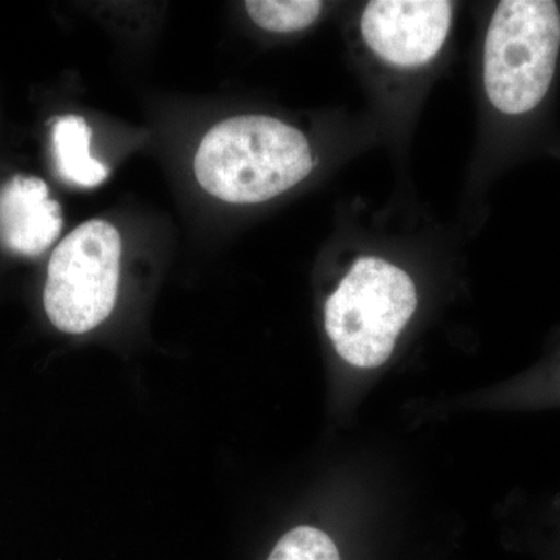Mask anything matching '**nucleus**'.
I'll use <instances>...</instances> for the list:
<instances>
[{"mask_svg": "<svg viewBox=\"0 0 560 560\" xmlns=\"http://www.w3.org/2000/svg\"><path fill=\"white\" fill-rule=\"evenodd\" d=\"M311 143L298 128L267 116L220 121L202 138L195 175L202 189L232 205H256L311 175Z\"/></svg>", "mask_w": 560, "mask_h": 560, "instance_id": "obj_1", "label": "nucleus"}, {"mask_svg": "<svg viewBox=\"0 0 560 560\" xmlns=\"http://www.w3.org/2000/svg\"><path fill=\"white\" fill-rule=\"evenodd\" d=\"M559 47L558 3L500 2L485 44V88L490 103L511 116L536 108L550 90Z\"/></svg>", "mask_w": 560, "mask_h": 560, "instance_id": "obj_2", "label": "nucleus"}, {"mask_svg": "<svg viewBox=\"0 0 560 560\" xmlns=\"http://www.w3.org/2000/svg\"><path fill=\"white\" fill-rule=\"evenodd\" d=\"M416 307L418 293L407 272L378 257H361L327 300V335L352 366L378 368Z\"/></svg>", "mask_w": 560, "mask_h": 560, "instance_id": "obj_3", "label": "nucleus"}, {"mask_svg": "<svg viewBox=\"0 0 560 560\" xmlns=\"http://www.w3.org/2000/svg\"><path fill=\"white\" fill-rule=\"evenodd\" d=\"M121 238L105 220L70 232L51 254L44 308L65 334H86L113 312L119 290Z\"/></svg>", "mask_w": 560, "mask_h": 560, "instance_id": "obj_4", "label": "nucleus"}, {"mask_svg": "<svg viewBox=\"0 0 560 560\" xmlns=\"http://www.w3.org/2000/svg\"><path fill=\"white\" fill-rule=\"evenodd\" d=\"M453 3L444 0H375L361 18V35L383 60L416 68L433 60L452 25Z\"/></svg>", "mask_w": 560, "mask_h": 560, "instance_id": "obj_5", "label": "nucleus"}, {"mask_svg": "<svg viewBox=\"0 0 560 560\" xmlns=\"http://www.w3.org/2000/svg\"><path fill=\"white\" fill-rule=\"evenodd\" d=\"M61 228L60 205L43 179L16 175L0 187V242L13 253L39 256Z\"/></svg>", "mask_w": 560, "mask_h": 560, "instance_id": "obj_6", "label": "nucleus"}, {"mask_svg": "<svg viewBox=\"0 0 560 560\" xmlns=\"http://www.w3.org/2000/svg\"><path fill=\"white\" fill-rule=\"evenodd\" d=\"M54 153L62 179L80 187H97L108 178L109 171L91 154L92 130L79 116H66L54 127Z\"/></svg>", "mask_w": 560, "mask_h": 560, "instance_id": "obj_7", "label": "nucleus"}, {"mask_svg": "<svg viewBox=\"0 0 560 560\" xmlns=\"http://www.w3.org/2000/svg\"><path fill=\"white\" fill-rule=\"evenodd\" d=\"M250 20L267 32L290 33L311 27L318 20L323 3L316 0H249Z\"/></svg>", "mask_w": 560, "mask_h": 560, "instance_id": "obj_8", "label": "nucleus"}, {"mask_svg": "<svg viewBox=\"0 0 560 560\" xmlns=\"http://www.w3.org/2000/svg\"><path fill=\"white\" fill-rule=\"evenodd\" d=\"M268 560H342L329 534L312 526L291 529L272 548Z\"/></svg>", "mask_w": 560, "mask_h": 560, "instance_id": "obj_9", "label": "nucleus"}]
</instances>
